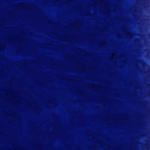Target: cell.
Listing matches in <instances>:
<instances>
[{"label":"cell","mask_w":150,"mask_h":150,"mask_svg":"<svg viewBox=\"0 0 150 150\" xmlns=\"http://www.w3.org/2000/svg\"><path fill=\"white\" fill-rule=\"evenodd\" d=\"M124 115L120 114H112L106 115L104 117V119L108 123H116L122 121L125 119Z\"/></svg>","instance_id":"3957f363"},{"label":"cell","mask_w":150,"mask_h":150,"mask_svg":"<svg viewBox=\"0 0 150 150\" xmlns=\"http://www.w3.org/2000/svg\"><path fill=\"white\" fill-rule=\"evenodd\" d=\"M4 114L6 116L12 117L14 118L18 119L19 115L16 111L9 108H6L4 110Z\"/></svg>","instance_id":"ba28073f"},{"label":"cell","mask_w":150,"mask_h":150,"mask_svg":"<svg viewBox=\"0 0 150 150\" xmlns=\"http://www.w3.org/2000/svg\"><path fill=\"white\" fill-rule=\"evenodd\" d=\"M105 42H103L101 43L100 45L101 46L103 45L104 44H105Z\"/></svg>","instance_id":"d6986e66"},{"label":"cell","mask_w":150,"mask_h":150,"mask_svg":"<svg viewBox=\"0 0 150 150\" xmlns=\"http://www.w3.org/2000/svg\"><path fill=\"white\" fill-rule=\"evenodd\" d=\"M6 46L5 45L0 44V51L4 50L5 49Z\"/></svg>","instance_id":"2e32d148"},{"label":"cell","mask_w":150,"mask_h":150,"mask_svg":"<svg viewBox=\"0 0 150 150\" xmlns=\"http://www.w3.org/2000/svg\"><path fill=\"white\" fill-rule=\"evenodd\" d=\"M87 138L90 141L96 144L109 145L111 143L110 140L108 138L101 135H90L88 136Z\"/></svg>","instance_id":"7a4b0ae2"},{"label":"cell","mask_w":150,"mask_h":150,"mask_svg":"<svg viewBox=\"0 0 150 150\" xmlns=\"http://www.w3.org/2000/svg\"><path fill=\"white\" fill-rule=\"evenodd\" d=\"M12 91H8L3 89L0 90V96L6 100L12 99Z\"/></svg>","instance_id":"30bf717a"},{"label":"cell","mask_w":150,"mask_h":150,"mask_svg":"<svg viewBox=\"0 0 150 150\" xmlns=\"http://www.w3.org/2000/svg\"><path fill=\"white\" fill-rule=\"evenodd\" d=\"M43 101L49 107H52L57 105V102L55 98L51 97L46 96L43 98Z\"/></svg>","instance_id":"5b68a950"},{"label":"cell","mask_w":150,"mask_h":150,"mask_svg":"<svg viewBox=\"0 0 150 150\" xmlns=\"http://www.w3.org/2000/svg\"><path fill=\"white\" fill-rule=\"evenodd\" d=\"M149 139L146 135L138 136L135 139L133 142L134 146L139 150H148L150 148Z\"/></svg>","instance_id":"6da1fadb"},{"label":"cell","mask_w":150,"mask_h":150,"mask_svg":"<svg viewBox=\"0 0 150 150\" xmlns=\"http://www.w3.org/2000/svg\"><path fill=\"white\" fill-rule=\"evenodd\" d=\"M92 108L98 111H103L106 109L105 105L101 102L99 101H94L92 103Z\"/></svg>","instance_id":"8992f818"},{"label":"cell","mask_w":150,"mask_h":150,"mask_svg":"<svg viewBox=\"0 0 150 150\" xmlns=\"http://www.w3.org/2000/svg\"><path fill=\"white\" fill-rule=\"evenodd\" d=\"M55 1H59V0H55Z\"/></svg>","instance_id":"44dd1931"},{"label":"cell","mask_w":150,"mask_h":150,"mask_svg":"<svg viewBox=\"0 0 150 150\" xmlns=\"http://www.w3.org/2000/svg\"><path fill=\"white\" fill-rule=\"evenodd\" d=\"M94 148L97 150H107L110 149L108 145L96 144L94 146Z\"/></svg>","instance_id":"7c38bea8"},{"label":"cell","mask_w":150,"mask_h":150,"mask_svg":"<svg viewBox=\"0 0 150 150\" xmlns=\"http://www.w3.org/2000/svg\"><path fill=\"white\" fill-rule=\"evenodd\" d=\"M65 58L74 62L78 61V58L73 56L67 55L65 56Z\"/></svg>","instance_id":"9a60e30c"},{"label":"cell","mask_w":150,"mask_h":150,"mask_svg":"<svg viewBox=\"0 0 150 150\" xmlns=\"http://www.w3.org/2000/svg\"><path fill=\"white\" fill-rule=\"evenodd\" d=\"M10 149V150H12V149H14V150H15V149H15V148H13V149Z\"/></svg>","instance_id":"ffe728a7"},{"label":"cell","mask_w":150,"mask_h":150,"mask_svg":"<svg viewBox=\"0 0 150 150\" xmlns=\"http://www.w3.org/2000/svg\"><path fill=\"white\" fill-rule=\"evenodd\" d=\"M136 66L140 72H147L149 70L148 66L142 61H138L136 63Z\"/></svg>","instance_id":"52a82bcc"},{"label":"cell","mask_w":150,"mask_h":150,"mask_svg":"<svg viewBox=\"0 0 150 150\" xmlns=\"http://www.w3.org/2000/svg\"><path fill=\"white\" fill-rule=\"evenodd\" d=\"M130 91L132 95L136 97H138L141 94L140 88L137 85H133L130 89Z\"/></svg>","instance_id":"9c48e42d"},{"label":"cell","mask_w":150,"mask_h":150,"mask_svg":"<svg viewBox=\"0 0 150 150\" xmlns=\"http://www.w3.org/2000/svg\"><path fill=\"white\" fill-rule=\"evenodd\" d=\"M67 1H71V0H67Z\"/></svg>","instance_id":"7402d4cb"},{"label":"cell","mask_w":150,"mask_h":150,"mask_svg":"<svg viewBox=\"0 0 150 150\" xmlns=\"http://www.w3.org/2000/svg\"><path fill=\"white\" fill-rule=\"evenodd\" d=\"M69 88L72 92L76 94H81L83 93L82 90L77 87L71 86H69Z\"/></svg>","instance_id":"4fadbf2b"},{"label":"cell","mask_w":150,"mask_h":150,"mask_svg":"<svg viewBox=\"0 0 150 150\" xmlns=\"http://www.w3.org/2000/svg\"><path fill=\"white\" fill-rule=\"evenodd\" d=\"M65 79L67 81H77L81 80V78L78 77H66Z\"/></svg>","instance_id":"5bb4252c"},{"label":"cell","mask_w":150,"mask_h":150,"mask_svg":"<svg viewBox=\"0 0 150 150\" xmlns=\"http://www.w3.org/2000/svg\"><path fill=\"white\" fill-rule=\"evenodd\" d=\"M127 56L125 54L120 55L117 58L115 64L116 66L119 68L124 67L127 61Z\"/></svg>","instance_id":"277c9868"},{"label":"cell","mask_w":150,"mask_h":150,"mask_svg":"<svg viewBox=\"0 0 150 150\" xmlns=\"http://www.w3.org/2000/svg\"><path fill=\"white\" fill-rule=\"evenodd\" d=\"M115 54L114 53H112L111 54V56L110 58L111 60L113 59L115 57Z\"/></svg>","instance_id":"ac0fdd59"},{"label":"cell","mask_w":150,"mask_h":150,"mask_svg":"<svg viewBox=\"0 0 150 150\" xmlns=\"http://www.w3.org/2000/svg\"><path fill=\"white\" fill-rule=\"evenodd\" d=\"M11 85L12 90L14 91L17 92L20 90V84L17 79H13L11 81Z\"/></svg>","instance_id":"8fae6325"},{"label":"cell","mask_w":150,"mask_h":150,"mask_svg":"<svg viewBox=\"0 0 150 150\" xmlns=\"http://www.w3.org/2000/svg\"><path fill=\"white\" fill-rule=\"evenodd\" d=\"M77 51L78 53L82 55H85L86 54V53L84 51L79 49L77 50Z\"/></svg>","instance_id":"e0dca14e"}]
</instances>
